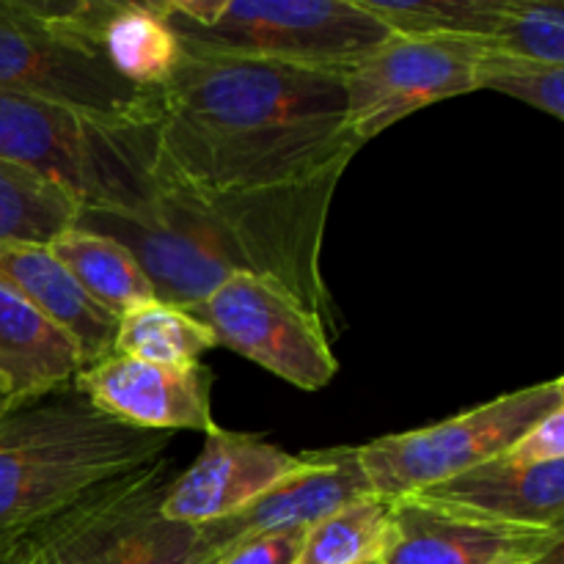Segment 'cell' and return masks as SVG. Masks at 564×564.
Wrapping results in <instances>:
<instances>
[{
	"mask_svg": "<svg viewBox=\"0 0 564 564\" xmlns=\"http://www.w3.org/2000/svg\"><path fill=\"white\" fill-rule=\"evenodd\" d=\"M160 94V176L196 193L339 182L364 147L341 72L182 50Z\"/></svg>",
	"mask_w": 564,
	"mask_h": 564,
	"instance_id": "6da1fadb",
	"label": "cell"
},
{
	"mask_svg": "<svg viewBox=\"0 0 564 564\" xmlns=\"http://www.w3.org/2000/svg\"><path fill=\"white\" fill-rule=\"evenodd\" d=\"M336 187L330 180L281 193H196L160 176L143 213H77L75 226L121 242L158 301L191 308L235 273H251L284 290L334 341L339 319L319 262Z\"/></svg>",
	"mask_w": 564,
	"mask_h": 564,
	"instance_id": "7a4b0ae2",
	"label": "cell"
},
{
	"mask_svg": "<svg viewBox=\"0 0 564 564\" xmlns=\"http://www.w3.org/2000/svg\"><path fill=\"white\" fill-rule=\"evenodd\" d=\"M171 441L102 416L72 386L14 408L0 419V545L165 457Z\"/></svg>",
	"mask_w": 564,
	"mask_h": 564,
	"instance_id": "3957f363",
	"label": "cell"
},
{
	"mask_svg": "<svg viewBox=\"0 0 564 564\" xmlns=\"http://www.w3.org/2000/svg\"><path fill=\"white\" fill-rule=\"evenodd\" d=\"M0 158L58 187L77 213L138 215L160 193L158 119H116L0 91Z\"/></svg>",
	"mask_w": 564,
	"mask_h": 564,
	"instance_id": "277c9868",
	"label": "cell"
},
{
	"mask_svg": "<svg viewBox=\"0 0 564 564\" xmlns=\"http://www.w3.org/2000/svg\"><path fill=\"white\" fill-rule=\"evenodd\" d=\"M182 50L347 72L386 36L358 0H154Z\"/></svg>",
	"mask_w": 564,
	"mask_h": 564,
	"instance_id": "5b68a950",
	"label": "cell"
},
{
	"mask_svg": "<svg viewBox=\"0 0 564 564\" xmlns=\"http://www.w3.org/2000/svg\"><path fill=\"white\" fill-rule=\"evenodd\" d=\"M564 408L562 378L501 394L485 405L422 430L383 435L358 446V463L380 499H405L430 485L505 455L534 422Z\"/></svg>",
	"mask_w": 564,
	"mask_h": 564,
	"instance_id": "8992f818",
	"label": "cell"
},
{
	"mask_svg": "<svg viewBox=\"0 0 564 564\" xmlns=\"http://www.w3.org/2000/svg\"><path fill=\"white\" fill-rule=\"evenodd\" d=\"M176 477L169 455L33 532L50 564H198V532L163 516V499Z\"/></svg>",
	"mask_w": 564,
	"mask_h": 564,
	"instance_id": "52a82bcc",
	"label": "cell"
},
{
	"mask_svg": "<svg viewBox=\"0 0 564 564\" xmlns=\"http://www.w3.org/2000/svg\"><path fill=\"white\" fill-rule=\"evenodd\" d=\"M0 91L116 119H158L160 94L110 69L91 42L53 31L22 0H0Z\"/></svg>",
	"mask_w": 564,
	"mask_h": 564,
	"instance_id": "ba28073f",
	"label": "cell"
},
{
	"mask_svg": "<svg viewBox=\"0 0 564 564\" xmlns=\"http://www.w3.org/2000/svg\"><path fill=\"white\" fill-rule=\"evenodd\" d=\"M185 312L215 336L218 347H229L295 389L319 391L339 372L323 325L259 275L235 273Z\"/></svg>",
	"mask_w": 564,
	"mask_h": 564,
	"instance_id": "9c48e42d",
	"label": "cell"
},
{
	"mask_svg": "<svg viewBox=\"0 0 564 564\" xmlns=\"http://www.w3.org/2000/svg\"><path fill=\"white\" fill-rule=\"evenodd\" d=\"M477 39L389 33L345 75L347 127L361 143L405 116L474 91Z\"/></svg>",
	"mask_w": 564,
	"mask_h": 564,
	"instance_id": "30bf717a",
	"label": "cell"
},
{
	"mask_svg": "<svg viewBox=\"0 0 564 564\" xmlns=\"http://www.w3.org/2000/svg\"><path fill=\"white\" fill-rule=\"evenodd\" d=\"M372 494L358 446L303 452L290 477L220 521L196 527L198 564H220L231 551L268 534L308 532L341 507Z\"/></svg>",
	"mask_w": 564,
	"mask_h": 564,
	"instance_id": "8fae6325",
	"label": "cell"
},
{
	"mask_svg": "<svg viewBox=\"0 0 564 564\" xmlns=\"http://www.w3.org/2000/svg\"><path fill=\"white\" fill-rule=\"evenodd\" d=\"M72 389L102 416L147 433L198 430L213 422V372L204 364L163 367L141 358L110 356L88 364L72 380Z\"/></svg>",
	"mask_w": 564,
	"mask_h": 564,
	"instance_id": "7c38bea8",
	"label": "cell"
},
{
	"mask_svg": "<svg viewBox=\"0 0 564 564\" xmlns=\"http://www.w3.org/2000/svg\"><path fill=\"white\" fill-rule=\"evenodd\" d=\"M204 435L202 455L165 490L163 516L169 521L204 527L235 516L290 477L301 463V455H290L259 435L220 427Z\"/></svg>",
	"mask_w": 564,
	"mask_h": 564,
	"instance_id": "4fadbf2b",
	"label": "cell"
},
{
	"mask_svg": "<svg viewBox=\"0 0 564 564\" xmlns=\"http://www.w3.org/2000/svg\"><path fill=\"white\" fill-rule=\"evenodd\" d=\"M405 501L463 521L564 532V460L523 468L496 457Z\"/></svg>",
	"mask_w": 564,
	"mask_h": 564,
	"instance_id": "5bb4252c",
	"label": "cell"
},
{
	"mask_svg": "<svg viewBox=\"0 0 564 564\" xmlns=\"http://www.w3.org/2000/svg\"><path fill=\"white\" fill-rule=\"evenodd\" d=\"M564 543V532L463 521L394 501V538L380 564H510L534 562Z\"/></svg>",
	"mask_w": 564,
	"mask_h": 564,
	"instance_id": "9a60e30c",
	"label": "cell"
},
{
	"mask_svg": "<svg viewBox=\"0 0 564 564\" xmlns=\"http://www.w3.org/2000/svg\"><path fill=\"white\" fill-rule=\"evenodd\" d=\"M0 284L64 328L80 347L86 367L110 356L119 319L83 295L47 246L0 240Z\"/></svg>",
	"mask_w": 564,
	"mask_h": 564,
	"instance_id": "2e32d148",
	"label": "cell"
},
{
	"mask_svg": "<svg viewBox=\"0 0 564 564\" xmlns=\"http://www.w3.org/2000/svg\"><path fill=\"white\" fill-rule=\"evenodd\" d=\"M83 367L77 341L0 284V375L14 386L17 408L69 389Z\"/></svg>",
	"mask_w": 564,
	"mask_h": 564,
	"instance_id": "e0dca14e",
	"label": "cell"
},
{
	"mask_svg": "<svg viewBox=\"0 0 564 564\" xmlns=\"http://www.w3.org/2000/svg\"><path fill=\"white\" fill-rule=\"evenodd\" d=\"M53 257L64 264L83 295L110 317H124L143 303L158 301L141 264L113 237L69 226L47 242Z\"/></svg>",
	"mask_w": 564,
	"mask_h": 564,
	"instance_id": "ac0fdd59",
	"label": "cell"
},
{
	"mask_svg": "<svg viewBox=\"0 0 564 564\" xmlns=\"http://www.w3.org/2000/svg\"><path fill=\"white\" fill-rule=\"evenodd\" d=\"M97 44L116 75L149 91H158L182 58L180 39L154 0H116Z\"/></svg>",
	"mask_w": 564,
	"mask_h": 564,
	"instance_id": "d6986e66",
	"label": "cell"
},
{
	"mask_svg": "<svg viewBox=\"0 0 564 564\" xmlns=\"http://www.w3.org/2000/svg\"><path fill=\"white\" fill-rule=\"evenodd\" d=\"M394 538V501L369 494L303 534L295 564H372Z\"/></svg>",
	"mask_w": 564,
	"mask_h": 564,
	"instance_id": "ffe728a7",
	"label": "cell"
},
{
	"mask_svg": "<svg viewBox=\"0 0 564 564\" xmlns=\"http://www.w3.org/2000/svg\"><path fill=\"white\" fill-rule=\"evenodd\" d=\"M215 347V336L185 308L152 301L119 317L110 352L163 367H191Z\"/></svg>",
	"mask_w": 564,
	"mask_h": 564,
	"instance_id": "44dd1931",
	"label": "cell"
},
{
	"mask_svg": "<svg viewBox=\"0 0 564 564\" xmlns=\"http://www.w3.org/2000/svg\"><path fill=\"white\" fill-rule=\"evenodd\" d=\"M75 220L77 207L58 187L0 158V240L47 246Z\"/></svg>",
	"mask_w": 564,
	"mask_h": 564,
	"instance_id": "7402d4cb",
	"label": "cell"
},
{
	"mask_svg": "<svg viewBox=\"0 0 564 564\" xmlns=\"http://www.w3.org/2000/svg\"><path fill=\"white\" fill-rule=\"evenodd\" d=\"M389 33L400 36H463L485 42L496 17V0H358Z\"/></svg>",
	"mask_w": 564,
	"mask_h": 564,
	"instance_id": "603a6c76",
	"label": "cell"
},
{
	"mask_svg": "<svg viewBox=\"0 0 564 564\" xmlns=\"http://www.w3.org/2000/svg\"><path fill=\"white\" fill-rule=\"evenodd\" d=\"M474 91H499L543 110L551 119H564V66L518 58L501 50L477 44Z\"/></svg>",
	"mask_w": 564,
	"mask_h": 564,
	"instance_id": "cb8c5ba5",
	"label": "cell"
},
{
	"mask_svg": "<svg viewBox=\"0 0 564 564\" xmlns=\"http://www.w3.org/2000/svg\"><path fill=\"white\" fill-rule=\"evenodd\" d=\"M482 44L540 61L564 66V9L551 0H496V17Z\"/></svg>",
	"mask_w": 564,
	"mask_h": 564,
	"instance_id": "d4e9b609",
	"label": "cell"
},
{
	"mask_svg": "<svg viewBox=\"0 0 564 564\" xmlns=\"http://www.w3.org/2000/svg\"><path fill=\"white\" fill-rule=\"evenodd\" d=\"M501 460L512 466H549V463L564 460V408L549 413L540 422H534L510 449L501 455Z\"/></svg>",
	"mask_w": 564,
	"mask_h": 564,
	"instance_id": "484cf974",
	"label": "cell"
},
{
	"mask_svg": "<svg viewBox=\"0 0 564 564\" xmlns=\"http://www.w3.org/2000/svg\"><path fill=\"white\" fill-rule=\"evenodd\" d=\"M303 534L306 532L268 534V538L251 540V543L231 551L220 564H295L297 551L303 545Z\"/></svg>",
	"mask_w": 564,
	"mask_h": 564,
	"instance_id": "4316f807",
	"label": "cell"
},
{
	"mask_svg": "<svg viewBox=\"0 0 564 564\" xmlns=\"http://www.w3.org/2000/svg\"><path fill=\"white\" fill-rule=\"evenodd\" d=\"M0 564H50L47 554L33 534L0 545Z\"/></svg>",
	"mask_w": 564,
	"mask_h": 564,
	"instance_id": "83f0119b",
	"label": "cell"
},
{
	"mask_svg": "<svg viewBox=\"0 0 564 564\" xmlns=\"http://www.w3.org/2000/svg\"><path fill=\"white\" fill-rule=\"evenodd\" d=\"M17 408V397H14V386L9 383V378L6 375H0V419L6 416V413H11Z\"/></svg>",
	"mask_w": 564,
	"mask_h": 564,
	"instance_id": "f1b7e54d",
	"label": "cell"
},
{
	"mask_svg": "<svg viewBox=\"0 0 564 564\" xmlns=\"http://www.w3.org/2000/svg\"><path fill=\"white\" fill-rule=\"evenodd\" d=\"M529 564H564V543L556 545V549H551L549 554L538 556V560L529 562Z\"/></svg>",
	"mask_w": 564,
	"mask_h": 564,
	"instance_id": "f546056e",
	"label": "cell"
},
{
	"mask_svg": "<svg viewBox=\"0 0 564 564\" xmlns=\"http://www.w3.org/2000/svg\"><path fill=\"white\" fill-rule=\"evenodd\" d=\"M510 564H521V562H510ZM529 564V562H527Z\"/></svg>",
	"mask_w": 564,
	"mask_h": 564,
	"instance_id": "4dcf8cb0",
	"label": "cell"
},
{
	"mask_svg": "<svg viewBox=\"0 0 564 564\" xmlns=\"http://www.w3.org/2000/svg\"><path fill=\"white\" fill-rule=\"evenodd\" d=\"M372 564H380V562H372Z\"/></svg>",
	"mask_w": 564,
	"mask_h": 564,
	"instance_id": "1f68e13d",
	"label": "cell"
}]
</instances>
